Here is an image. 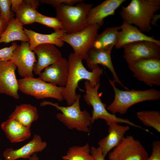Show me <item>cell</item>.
<instances>
[{
    "instance_id": "10",
    "label": "cell",
    "mask_w": 160,
    "mask_h": 160,
    "mask_svg": "<svg viewBox=\"0 0 160 160\" xmlns=\"http://www.w3.org/2000/svg\"><path fill=\"white\" fill-rule=\"evenodd\" d=\"M148 154L143 145L131 135L124 137L109 153V160H145Z\"/></svg>"
},
{
    "instance_id": "32",
    "label": "cell",
    "mask_w": 160,
    "mask_h": 160,
    "mask_svg": "<svg viewBox=\"0 0 160 160\" xmlns=\"http://www.w3.org/2000/svg\"><path fill=\"white\" fill-rule=\"evenodd\" d=\"M83 0H41L40 1L42 3L48 4L55 7L61 4H64L68 5H74L75 4L84 1Z\"/></svg>"
},
{
    "instance_id": "21",
    "label": "cell",
    "mask_w": 160,
    "mask_h": 160,
    "mask_svg": "<svg viewBox=\"0 0 160 160\" xmlns=\"http://www.w3.org/2000/svg\"><path fill=\"white\" fill-rule=\"evenodd\" d=\"M1 128L12 143L23 141L30 138V127L25 126L13 119L9 118L1 124Z\"/></svg>"
},
{
    "instance_id": "24",
    "label": "cell",
    "mask_w": 160,
    "mask_h": 160,
    "mask_svg": "<svg viewBox=\"0 0 160 160\" xmlns=\"http://www.w3.org/2000/svg\"><path fill=\"white\" fill-rule=\"evenodd\" d=\"M8 118L15 119L23 125L31 127L32 123L38 119L39 115L35 107L24 103L17 105Z\"/></svg>"
},
{
    "instance_id": "27",
    "label": "cell",
    "mask_w": 160,
    "mask_h": 160,
    "mask_svg": "<svg viewBox=\"0 0 160 160\" xmlns=\"http://www.w3.org/2000/svg\"><path fill=\"white\" fill-rule=\"evenodd\" d=\"M91 148L87 143L83 146L74 145L69 147L63 160H93L90 153Z\"/></svg>"
},
{
    "instance_id": "31",
    "label": "cell",
    "mask_w": 160,
    "mask_h": 160,
    "mask_svg": "<svg viewBox=\"0 0 160 160\" xmlns=\"http://www.w3.org/2000/svg\"><path fill=\"white\" fill-rule=\"evenodd\" d=\"M18 45L16 42H13L9 47L0 49V60H10L13 52Z\"/></svg>"
},
{
    "instance_id": "5",
    "label": "cell",
    "mask_w": 160,
    "mask_h": 160,
    "mask_svg": "<svg viewBox=\"0 0 160 160\" xmlns=\"http://www.w3.org/2000/svg\"><path fill=\"white\" fill-rule=\"evenodd\" d=\"M93 4L83 2L75 5L61 4L55 7L56 17L61 22L63 29L67 33L81 31L87 27V14Z\"/></svg>"
},
{
    "instance_id": "33",
    "label": "cell",
    "mask_w": 160,
    "mask_h": 160,
    "mask_svg": "<svg viewBox=\"0 0 160 160\" xmlns=\"http://www.w3.org/2000/svg\"><path fill=\"white\" fill-rule=\"evenodd\" d=\"M152 153L145 160H160V141H154L152 144Z\"/></svg>"
},
{
    "instance_id": "4",
    "label": "cell",
    "mask_w": 160,
    "mask_h": 160,
    "mask_svg": "<svg viewBox=\"0 0 160 160\" xmlns=\"http://www.w3.org/2000/svg\"><path fill=\"white\" fill-rule=\"evenodd\" d=\"M81 95L77 94L75 102L68 106H61L57 103L44 100L40 103L41 106L46 105L53 106L61 113L56 117L60 121L70 129H75L77 131L88 133L91 125V116L86 110L81 111L80 106Z\"/></svg>"
},
{
    "instance_id": "29",
    "label": "cell",
    "mask_w": 160,
    "mask_h": 160,
    "mask_svg": "<svg viewBox=\"0 0 160 160\" xmlns=\"http://www.w3.org/2000/svg\"><path fill=\"white\" fill-rule=\"evenodd\" d=\"M36 22L52 28L55 31L63 30L61 22L56 17H48L39 13Z\"/></svg>"
},
{
    "instance_id": "16",
    "label": "cell",
    "mask_w": 160,
    "mask_h": 160,
    "mask_svg": "<svg viewBox=\"0 0 160 160\" xmlns=\"http://www.w3.org/2000/svg\"><path fill=\"white\" fill-rule=\"evenodd\" d=\"M47 145V142L42 141L39 135L35 134L31 140L20 148L15 150L12 148H6L3 155L5 160L28 159L34 153L43 151Z\"/></svg>"
},
{
    "instance_id": "36",
    "label": "cell",
    "mask_w": 160,
    "mask_h": 160,
    "mask_svg": "<svg viewBox=\"0 0 160 160\" xmlns=\"http://www.w3.org/2000/svg\"><path fill=\"white\" fill-rule=\"evenodd\" d=\"M7 24L4 18L1 16L0 17V39L5 30Z\"/></svg>"
},
{
    "instance_id": "40",
    "label": "cell",
    "mask_w": 160,
    "mask_h": 160,
    "mask_svg": "<svg viewBox=\"0 0 160 160\" xmlns=\"http://www.w3.org/2000/svg\"><path fill=\"white\" fill-rule=\"evenodd\" d=\"M1 16V12L0 11V17Z\"/></svg>"
},
{
    "instance_id": "28",
    "label": "cell",
    "mask_w": 160,
    "mask_h": 160,
    "mask_svg": "<svg viewBox=\"0 0 160 160\" xmlns=\"http://www.w3.org/2000/svg\"><path fill=\"white\" fill-rule=\"evenodd\" d=\"M137 118L145 126L160 132V112L153 110L142 111L136 113Z\"/></svg>"
},
{
    "instance_id": "37",
    "label": "cell",
    "mask_w": 160,
    "mask_h": 160,
    "mask_svg": "<svg viewBox=\"0 0 160 160\" xmlns=\"http://www.w3.org/2000/svg\"><path fill=\"white\" fill-rule=\"evenodd\" d=\"M23 1L34 7L36 9L38 8L39 5L40 0H24Z\"/></svg>"
},
{
    "instance_id": "30",
    "label": "cell",
    "mask_w": 160,
    "mask_h": 160,
    "mask_svg": "<svg viewBox=\"0 0 160 160\" xmlns=\"http://www.w3.org/2000/svg\"><path fill=\"white\" fill-rule=\"evenodd\" d=\"M11 0H0V11L1 17L8 24L14 18V14L11 10Z\"/></svg>"
},
{
    "instance_id": "39",
    "label": "cell",
    "mask_w": 160,
    "mask_h": 160,
    "mask_svg": "<svg viewBox=\"0 0 160 160\" xmlns=\"http://www.w3.org/2000/svg\"><path fill=\"white\" fill-rule=\"evenodd\" d=\"M29 160H39V157L37 156L36 153H34L28 158Z\"/></svg>"
},
{
    "instance_id": "25",
    "label": "cell",
    "mask_w": 160,
    "mask_h": 160,
    "mask_svg": "<svg viewBox=\"0 0 160 160\" xmlns=\"http://www.w3.org/2000/svg\"><path fill=\"white\" fill-rule=\"evenodd\" d=\"M23 25L16 18L11 20L1 36L0 44L7 43L17 40L29 43L30 39L25 33Z\"/></svg>"
},
{
    "instance_id": "11",
    "label": "cell",
    "mask_w": 160,
    "mask_h": 160,
    "mask_svg": "<svg viewBox=\"0 0 160 160\" xmlns=\"http://www.w3.org/2000/svg\"><path fill=\"white\" fill-rule=\"evenodd\" d=\"M123 57L128 64L146 58L160 59V46L148 41L130 43L123 47Z\"/></svg>"
},
{
    "instance_id": "17",
    "label": "cell",
    "mask_w": 160,
    "mask_h": 160,
    "mask_svg": "<svg viewBox=\"0 0 160 160\" xmlns=\"http://www.w3.org/2000/svg\"><path fill=\"white\" fill-rule=\"evenodd\" d=\"M119 31L117 41L115 45L120 49L127 44L140 41H148L156 43L160 46V41L153 36H147L141 31L136 26L123 21Z\"/></svg>"
},
{
    "instance_id": "1",
    "label": "cell",
    "mask_w": 160,
    "mask_h": 160,
    "mask_svg": "<svg viewBox=\"0 0 160 160\" xmlns=\"http://www.w3.org/2000/svg\"><path fill=\"white\" fill-rule=\"evenodd\" d=\"M82 60L74 53H71L68 56L69 73L67 83L63 92L64 100L68 105L75 101L77 95L76 90L81 80L88 81L92 86L94 87L100 82V76L103 74V70L98 65L91 71H88L84 66Z\"/></svg>"
},
{
    "instance_id": "38",
    "label": "cell",
    "mask_w": 160,
    "mask_h": 160,
    "mask_svg": "<svg viewBox=\"0 0 160 160\" xmlns=\"http://www.w3.org/2000/svg\"><path fill=\"white\" fill-rule=\"evenodd\" d=\"M160 17V14H154L152 16L150 20V24L151 25L158 26L157 24L158 20Z\"/></svg>"
},
{
    "instance_id": "12",
    "label": "cell",
    "mask_w": 160,
    "mask_h": 160,
    "mask_svg": "<svg viewBox=\"0 0 160 160\" xmlns=\"http://www.w3.org/2000/svg\"><path fill=\"white\" fill-rule=\"evenodd\" d=\"M10 60L16 65L18 74L23 78L34 77L33 70L37 61L28 42H21L13 51Z\"/></svg>"
},
{
    "instance_id": "2",
    "label": "cell",
    "mask_w": 160,
    "mask_h": 160,
    "mask_svg": "<svg viewBox=\"0 0 160 160\" xmlns=\"http://www.w3.org/2000/svg\"><path fill=\"white\" fill-rule=\"evenodd\" d=\"M160 9V0H132L127 6H122L119 14L123 21L148 32L152 29L151 19Z\"/></svg>"
},
{
    "instance_id": "14",
    "label": "cell",
    "mask_w": 160,
    "mask_h": 160,
    "mask_svg": "<svg viewBox=\"0 0 160 160\" xmlns=\"http://www.w3.org/2000/svg\"><path fill=\"white\" fill-rule=\"evenodd\" d=\"M44 70L39 75L41 79L57 86H66L69 73L68 63L66 58L62 57Z\"/></svg>"
},
{
    "instance_id": "18",
    "label": "cell",
    "mask_w": 160,
    "mask_h": 160,
    "mask_svg": "<svg viewBox=\"0 0 160 160\" xmlns=\"http://www.w3.org/2000/svg\"><path fill=\"white\" fill-rule=\"evenodd\" d=\"M112 50H106L92 48L86 54L84 59L85 60L87 66L92 70L98 64L107 67L112 73L113 81L121 85L125 89L128 88L121 83L119 78L113 66L111 57Z\"/></svg>"
},
{
    "instance_id": "13",
    "label": "cell",
    "mask_w": 160,
    "mask_h": 160,
    "mask_svg": "<svg viewBox=\"0 0 160 160\" xmlns=\"http://www.w3.org/2000/svg\"><path fill=\"white\" fill-rule=\"evenodd\" d=\"M17 68L11 61L0 60V94L18 99V86L15 73Z\"/></svg>"
},
{
    "instance_id": "26",
    "label": "cell",
    "mask_w": 160,
    "mask_h": 160,
    "mask_svg": "<svg viewBox=\"0 0 160 160\" xmlns=\"http://www.w3.org/2000/svg\"><path fill=\"white\" fill-rule=\"evenodd\" d=\"M15 13V18L23 25L36 22L39 13L35 8L24 2L23 0Z\"/></svg>"
},
{
    "instance_id": "23",
    "label": "cell",
    "mask_w": 160,
    "mask_h": 160,
    "mask_svg": "<svg viewBox=\"0 0 160 160\" xmlns=\"http://www.w3.org/2000/svg\"><path fill=\"white\" fill-rule=\"evenodd\" d=\"M121 25L106 28L97 34L93 42L92 48L106 50H112L116 44Z\"/></svg>"
},
{
    "instance_id": "15",
    "label": "cell",
    "mask_w": 160,
    "mask_h": 160,
    "mask_svg": "<svg viewBox=\"0 0 160 160\" xmlns=\"http://www.w3.org/2000/svg\"><path fill=\"white\" fill-rule=\"evenodd\" d=\"M38 60L34 66L33 71L39 75L46 68L57 62L62 57L60 51L55 45L43 44L36 47L33 51Z\"/></svg>"
},
{
    "instance_id": "9",
    "label": "cell",
    "mask_w": 160,
    "mask_h": 160,
    "mask_svg": "<svg viewBox=\"0 0 160 160\" xmlns=\"http://www.w3.org/2000/svg\"><path fill=\"white\" fill-rule=\"evenodd\" d=\"M133 76L150 87L160 86V59L146 58L128 64Z\"/></svg>"
},
{
    "instance_id": "19",
    "label": "cell",
    "mask_w": 160,
    "mask_h": 160,
    "mask_svg": "<svg viewBox=\"0 0 160 160\" xmlns=\"http://www.w3.org/2000/svg\"><path fill=\"white\" fill-rule=\"evenodd\" d=\"M125 0H106L99 5L92 7L87 16L88 25L99 24L101 26L106 17L114 15L116 10Z\"/></svg>"
},
{
    "instance_id": "22",
    "label": "cell",
    "mask_w": 160,
    "mask_h": 160,
    "mask_svg": "<svg viewBox=\"0 0 160 160\" xmlns=\"http://www.w3.org/2000/svg\"><path fill=\"white\" fill-rule=\"evenodd\" d=\"M23 29L25 33L30 39L29 47L32 51L37 46L43 44H52L59 47L64 45V42L61 39V37L66 33L64 30L55 31L50 34H43L30 29Z\"/></svg>"
},
{
    "instance_id": "3",
    "label": "cell",
    "mask_w": 160,
    "mask_h": 160,
    "mask_svg": "<svg viewBox=\"0 0 160 160\" xmlns=\"http://www.w3.org/2000/svg\"><path fill=\"white\" fill-rule=\"evenodd\" d=\"M114 93L113 101L106 108L113 114H125L128 109L137 103L146 101H155L160 99V91L155 89L143 90L131 89L121 90L116 87L113 80H109Z\"/></svg>"
},
{
    "instance_id": "8",
    "label": "cell",
    "mask_w": 160,
    "mask_h": 160,
    "mask_svg": "<svg viewBox=\"0 0 160 160\" xmlns=\"http://www.w3.org/2000/svg\"><path fill=\"white\" fill-rule=\"evenodd\" d=\"M101 26L99 24L89 25L77 32L65 33L61 39L72 47L75 55L84 59L87 52L92 48Z\"/></svg>"
},
{
    "instance_id": "35",
    "label": "cell",
    "mask_w": 160,
    "mask_h": 160,
    "mask_svg": "<svg viewBox=\"0 0 160 160\" xmlns=\"http://www.w3.org/2000/svg\"><path fill=\"white\" fill-rule=\"evenodd\" d=\"M11 10L13 12H15L22 3L23 0H11Z\"/></svg>"
},
{
    "instance_id": "34",
    "label": "cell",
    "mask_w": 160,
    "mask_h": 160,
    "mask_svg": "<svg viewBox=\"0 0 160 160\" xmlns=\"http://www.w3.org/2000/svg\"><path fill=\"white\" fill-rule=\"evenodd\" d=\"M90 153L93 160H105L100 148L98 147L92 146L91 148Z\"/></svg>"
},
{
    "instance_id": "20",
    "label": "cell",
    "mask_w": 160,
    "mask_h": 160,
    "mask_svg": "<svg viewBox=\"0 0 160 160\" xmlns=\"http://www.w3.org/2000/svg\"><path fill=\"white\" fill-rule=\"evenodd\" d=\"M108 134L101 139L98 143L105 157L112 149L117 146L121 142L125 133L129 129L128 126H123L114 122L108 126Z\"/></svg>"
},
{
    "instance_id": "7",
    "label": "cell",
    "mask_w": 160,
    "mask_h": 160,
    "mask_svg": "<svg viewBox=\"0 0 160 160\" xmlns=\"http://www.w3.org/2000/svg\"><path fill=\"white\" fill-rule=\"evenodd\" d=\"M19 90L36 99L51 98L60 102L64 100V87H60L44 81L39 77H27L17 79Z\"/></svg>"
},
{
    "instance_id": "6",
    "label": "cell",
    "mask_w": 160,
    "mask_h": 160,
    "mask_svg": "<svg viewBox=\"0 0 160 160\" xmlns=\"http://www.w3.org/2000/svg\"><path fill=\"white\" fill-rule=\"evenodd\" d=\"M100 85L99 82L94 87H92L88 81L84 82L86 93L84 96V99L87 104L91 105L93 108L91 116V125L96 120L102 119L105 120L108 126L114 122L125 123L145 130V129L135 124L129 119L118 117L114 114L110 113L107 111L106 105L101 101L98 92Z\"/></svg>"
}]
</instances>
